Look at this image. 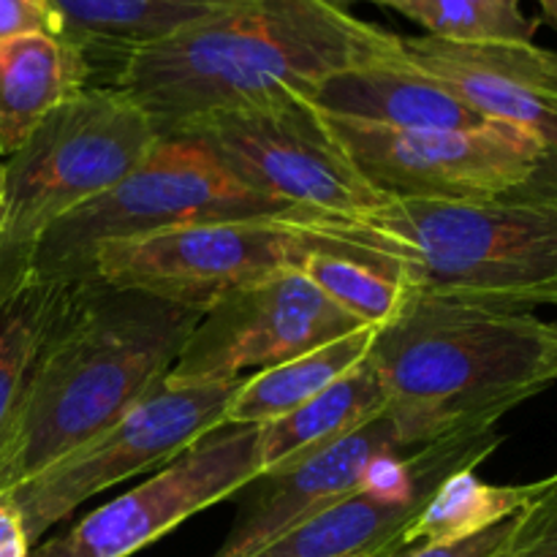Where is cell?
I'll return each mask as SVG.
<instances>
[{"label":"cell","instance_id":"4fadbf2b","mask_svg":"<svg viewBox=\"0 0 557 557\" xmlns=\"http://www.w3.org/2000/svg\"><path fill=\"white\" fill-rule=\"evenodd\" d=\"M400 54L490 123L533 136L557 156V52L515 41L400 36Z\"/></svg>","mask_w":557,"mask_h":557},{"label":"cell","instance_id":"d6a6232c","mask_svg":"<svg viewBox=\"0 0 557 557\" xmlns=\"http://www.w3.org/2000/svg\"><path fill=\"white\" fill-rule=\"evenodd\" d=\"M495 557H506V549H504V553H500V555H495Z\"/></svg>","mask_w":557,"mask_h":557},{"label":"cell","instance_id":"603a6c76","mask_svg":"<svg viewBox=\"0 0 557 557\" xmlns=\"http://www.w3.org/2000/svg\"><path fill=\"white\" fill-rule=\"evenodd\" d=\"M302 272L343 313L373 330L392 324L417 294L392 272L330 250L310 253L302 261Z\"/></svg>","mask_w":557,"mask_h":557},{"label":"cell","instance_id":"277c9868","mask_svg":"<svg viewBox=\"0 0 557 557\" xmlns=\"http://www.w3.org/2000/svg\"><path fill=\"white\" fill-rule=\"evenodd\" d=\"M411 446L500 419L555 384L547 321L413 294L368 354Z\"/></svg>","mask_w":557,"mask_h":557},{"label":"cell","instance_id":"cb8c5ba5","mask_svg":"<svg viewBox=\"0 0 557 557\" xmlns=\"http://www.w3.org/2000/svg\"><path fill=\"white\" fill-rule=\"evenodd\" d=\"M38 326H41V302L33 288L22 292L9 308L0 310V441L30 368Z\"/></svg>","mask_w":557,"mask_h":557},{"label":"cell","instance_id":"ffe728a7","mask_svg":"<svg viewBox=\"0 0 557 557\" xmlns=\"http://www.w3.org/2000/svg\"><path fill=\"white\" fill-rule=\"evenodd\" d=\"M373 341V326H362V330L337 337L326 346L248 375L228 400L223 424H259L261 428V424L297 411L299 406L321 395L326 386L362 364Z\"/></svg>","mask_w":557,"mask_h":557},{"label":"cell","instance_id":"ac0fdd59","mask_svg":"<svg viewBox=\"0 0 557 557\" xmlns=\"http://www.w3.org/2000/svg\"><path fill=\"white\" fill-rule=\"evenodd\" d=\"M389 406L379 373L364 359L362 364L326 386L321 395L299 406L286 417L259 428V462L261 476L283 471L305 457L315 455L324 446L346 438L354 430L381 417Z\"/></svg>","mask_w":557,"mask_h":557},{"label":"cell","instance_id":"7402d4cb","mask_svg":"<svg viewBox=\"0 0 557 557\" xmlns=\"http://www.w3.org/2000/svg\"><path fill=\"white\" fill-rule=\"evenodd\" d=\"M351 9L370 3L397 11L422 25L428 36L446 41H515L533 44L539 20L522 11V0H332Z\"/></svg>","mask_w":557,"mask_h":557},{"label":"cell","instance_id":"7c38bea8","mask_svg":"<svg viewBox=\"0 0 557 557\" xmlns=\"http://www.w3.org/2000/svg\"><path fill=\"white\" fill-rule=\"evenodd\" d=\"M362 330L302 270H283L212 305L190 332L169 379H234L256 373Z\"/></svg>","mask_w":557,"mask_h":557},{"label":"cell","instance_id":"8fae6325","mask_svg":"<svg viewBox=\"0 0 557 557\" xmlns=\"http://www.w3.org/2000/svg\"><path fill=\"white\" fill-rule=\"evenodd\" d=\"M261 479L259 424H223L27 557H131Z\"/></svg>","mask_w":557,"mask_h":557},{"label":"cell","instance_id":"d4e9b609","mask_svg":"<svg viewBox=\"0 0 557 557\" xmlns=\"http://www.w3.org/2000/svg\"><path fill=\"white\" fill-rule=\"evenodd\" d=\"M506 557H557V473L544 479V487L520 511Z\"/></svg>","mask_w":557,"mask_h":557},{"label":"cell","instance_id":"484cf974","mask_svg":"<svg viewBox=\"0 0 557 557\" xmlns=\"http://www.w3.org/2000/svg\"><path fill=\"white\" fill-rule=\"evenodd\" d=\"M520 515L476 533V536L460 539V542H438V544H417V547L386 549L381 557H495L509 547L511 536Z\"/></svg>","mask_w":557,"mask_h":557},{"label":"cell","instance_id":"7a4b0ae2","mask_svg":"<svg viewBox=\"0 0 557 557\" xmlns=\"http://www.w3.org/2000/svg\"><path fill=\"white\" fill-rule=\"evenodd\" d=\"M400 60V36L332 0H245L201 25L125 54L112 87L158 136L212 112L283 92L308 96L337 71Z\"/></svg>","mask_w":557,"mask_h":557},{"label":"cell","instance_id":"5bb4252c","mask_svg":"<svg viewBox=\"0 0 557 557\" xmlns=\"http://www.w3.org/2000/svg\"><path fill=\"white\" fill-rule=\"evenodd\" d=\"M411 449L417 446L408 444L395 417L384 411L315 455L256 479L261 490L245 506L239 522L212 557H253L315 511L359 490L364 471L375 457Z\"/></svg>","mask_w":557,"mask_h":557},{"label":"cell","instance_id":"ba28073f","mask_svg":"<svg viewBox=\"0 0 557 557\" xmlns=\"http://www.w3.org/2000/svg\"><path fill=\"white\" fill-rule=\"evenodd\" d=\"M172 136L201 145L245 188L288 210L357 218L389 201L357 172L330 120L299 92L205 114Z\"/></svg>","mask_w":557,"mask_h":557},{"label":"cell","instance_id":"8992f818","mask_svg":"<svg viewBox=\"0 0 557 557\" xmlns=\"http://www.w3.org/2000/svg\"><path fill=\"white\" fill-rule=\"evenodd\" d=\"M283 212L292 210L245 188L201 145L183 136H158L152 150L123 180L44 234L22 292L87 281L103 245L190 223Z\"/></svg>","mask_w":557,"mask_h":557},{"label":"cell","instance_id":"9c48e42d","mask_svg":"<svg viewBox=\"0 0 557 557\" xmlns=\"http://www.w3.org/2000/svg\"><path fill=\"white\" fill-rule=\"evenodd\" d=\"M243 381L245 375L201 381L166 375L112 428L9 490L5 495L20 509L30 549L92 495L156 466H169L212 430L223 428L228 400Z\"/></svg>","mask_w":557,"mask_h":557},{"label":"cell","instance_id":"6da1fadb","mask_svg":"<svg viewBox=\"0 0 557 557\" xmlns=\"http://www.w3.org/2000/svg\"><path fill=\"white\" fill-rule=\"evenodd\" d=\"M33 292L41 326L0 441V495L112 428L166 379L205 315L96 275Z\"/></svg>","mask_w":557,"mask_h":557},{"label":"cell","instance_id":"9a60e30c","mask_svg":"<svg viewBox=\"0 0 557 557\" xmlns=\"http://www.w3.org/2000/svg\"><path fill=\"white\" fill-rule=\"evenodd\" d=\"M324 117L389 131L479 128L490 120L403 60L337 71L308 92Z\"/></svg>","mask_w":557,"mask_h":557},{"label":"cell","instance_id":"5b68a950","mask_svg":"<svg viewBox=\"0 0 557 557\" xmlns=\"http://www.w3.org/2000/svg\"><path fill=\"white\" fill-rule=\"evenodd\" d=\"M156 141L150 117L112 85H87L41 120L3 163L0 310L25 288L44 234L123 180Z\"/></svg>","mask_w":557,"mask_h":557},{"label":"cell","instance_id":"83f0119b","mask_svg":"<svg viewBox=\"0 0 557 557\" xmlns=\"http://www.w3.org/2000/svg\"><path fill=\"white\" fill-rule=\"evenodd\" d=\"M30 542L25 536L22 515L9 495H0V557H27Z\"/></svg>","mask_w":557,"mask_h":557},{"label":"cell","instance_id":"4dcf8cb0","mask_svg":"<svg viewBox=\"0 0 557 557\" xmlns=\"http://www.w3.org/2000/svg\"><path fill=\"white\" fill-rule=\"evenodd\" d=\"M3 180H5V172H3V163H0V199H3Z\"/></svg>","mask_w":557,"mask_h":557},{"label":"cell","instance_id":"4316f807","mask_svg":"<svg viewBox=\"0 0 557 557\" xmlns=\"http://www.w3.org/2000/svg\"><path fill=\"white\" fill-rule=\"evenodd\" d=\"M20 36L63 38L52 0H0V41Z\"/></svg>","mask_w":557,"mask_h":557},{"label":"cell","instance_id":"f1b7e54d","mask_svg":"<svg viewBox=\"0 0 557 557\" xmlns=\"http://www.w3.org/2000/svg\"><path fill=\"white\" fill-rule=\"evenodd\" d=\"M549 332V373H553V381H557V315L553 321H547Z\"/></svg>","mask_w":557,"mask_h":557},{"label":"cell","instance_id":"44dd1931","mask_svg":"<svg viewBox=\"0 0 557 557\" xmlns=\"http://www.w3.org/2000/svg\"><path fill=\"white\" fill-rule=\"evenodd\" d=\"M544 487L533 484H487L476 476V471H460L441 482L428 504L419 509L411 525L400 533L395 549L417 547V544L460 542L476 536L509 517L520 515Z\"/></svg>","mask_w":557,"mask_h":557},{"label":"cell","instance_id":"1f68e13d","mask_svg":"<svg viewBox=\"0 0 557 557\" xmlns=\"http://www.w3.org/2000/svg\"><path fill=\"white\" fill-rule=\"evenodd\" d=\"M389 549H392V547H389ZM384 553H386V549H384ZM384 553H364V555H354V557H381Z\"/></svg>","mask_w":557,"mask_h":557},{"label":"cell","instance_id":"3957f363","mask_svg":"<svg viewBox=\"0 0 557 557\" xmlns=\"http://www.w3.org/2000/svg\"><path fill=\"white\" fill-rule=\"evenodd\" d=\"M326 226L351 259L419 294L498 313L557 308V156L495 199H389L368 215H326Z\"/></svg>","mask_w":557,"mask_h":557},{"label":"cell","instance_id":"e0dca14e","mask_svg":"<svg viewBox=\"0 0 557 557\" xmlns=\"http://www.w3.org/2000/svg\"><path fill=\"white\" fill-rule=\"evenodd\" d=\"M245 0H52L63 41L114 65L125 54L201 25Z\"/></svg>","mask_w":557,"mask_h":557},{"label":"cell","instance_id":"52a82bcc","mask_svg":"<svg viewBox=\"0 0 557 557\" xmlns=\"http://www.w3.org/2000/svg\"><path fill=\"white\" fill-rule=\"evenodd\" d=\"M319 250L346 256L326 234L321 215L292 210L283 215L190 223L103 245L92 259V275L114 288H134L207 313L239 288L283 270H302V261Z\"/></svg>","mask_w":557,"mask_h":557},{"label":"cell","instance_id":"f546056e","mask_svg":"<svg viewBox=\"0 0 557 557\" xmlns=\"http://www.w3.org/2000/svg\"><path fill=\"white\" fill-rule=\"evenodd\" d=\"M536 3L542 5L544 16H547V20L553 22V25H555V30H557V0H536Z\"/></svg>","mask_w":557,"mask_h":557},{"label":"cell","instance_id":"2e32d148","mask_svg":"<svg viewBox=\"0 0 557 557\" xmlns=\"http://www.w3.org/2000/svg\"><path fill=\"white\" fill-rule=\"evenodd\" d=\"M92 65L54 36L0 41V156H14L49 112L85 90Z\"/></svg>","mask_w":557,"mask_h":557},{"label":"cell","instance_id":"d6986e66","mask_svg":"<svg viewBox=\"0 0 557 557\" xmlns=\"http://www.w3.org/2000/svg\"><path fill=\"white\" fill-rule=\"evenodd\" d=\"M430 495H379L354 490L294 525L253 557H354L395 547Z\"/></svg>","mask_w":557,"mask_h":557},{"label":"cell","instance_id":"30bf717a","mask_svg":"<svg viewBox=\"0 0 557 557\" xmlns=\"http://www.w3.org/2000/svg\"><path fill=\"white\" fill-rule=\"evenodd\" d=\"M330 125L357 172L386 199L487 201L525 185L553 158L533 136L500 123L457 131Z\"/></svg>","mask_w":557,"mask_h":557}]
</instances>
